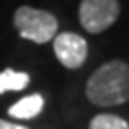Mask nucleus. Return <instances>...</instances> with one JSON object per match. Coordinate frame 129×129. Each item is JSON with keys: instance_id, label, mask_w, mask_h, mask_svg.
I'll return each mask as SVG.
<instances>
[{"instance_id": "obj_1", "label": "nucleus", "mask_w": 129, "mask_h": 129, "mask_svg": "<svg viewBox=\"0 0 129 129\" xmlns=\"http://www.w3.org/2000/svg\"><path fill=\"white\" fill-rule=\"evenodd\" d=\"M129 95V67L124 61H108L99 67L86 83V97L95 106H118Z\"/></svg>"}, {"instance_id": "obj_2", "label": "nucleus", "mask_w": 129, "mask_h": 129, "mask_svg": "<svg viewBox=\"0 0 129 129\" xmlns=\"http://www.w3.org/2000/svg\"><path fill=\"white\" fill-rule=\"evenodd\" d=\"M13 22L22 38L40 45L50 41L57 32V20L52 13L29 6H22L16 9Z\"/></svg>"}, {"instance_id": "obj_3", "label": "nucleus", "mask_w": 129, "mask_h": 129, "mask_svg": "<svg viewBox=\"0 0 129 129\" xmlns=\"http://www.w3.org/2000/svg\"><path fill=\"white\" fill-rule=\"evenodd\" d=\"M120 14L118 0H83L79 6V22L84 30L99 34L117 22Z\"/></svg>"}, {"instance_id": "obj_4", "label": "nucleus", "mask_w": 129, "mask_h": 129, "mask_svg": "<svg viewBox=\"0 0 129 129\" xmlns=\"http://www.w3.org/2000/svg\"><path fill=\"white\" fill-rule=\"evenodd\" d=\"M52 40L56 57L63 67L74 70L84 64L88 57V43L84 38L74 32H61V34H56Z\"/></svg>"}, {"instance_id": "obj_5", "label": "nucleus", "mask_w": 129, "mask_h": 129, "mask_svg": "<svg viewBox=\"0 0 129 129\" xmlns=\"http://www.w3.org/2000/svg\"><path fill=\"white\" fill-rule=\"evenodd\" d=\"M43 106H45L43 97L38 95V93H34V95H29V97H25V99L18 101L16 104H13L7 113L13 118L29 120V118H34L38 113L43 109Z\"/></svg>"}, {"instance_id": "obj_6", "label": "nucleus", "mask_w": 129, "mask_h": 129, "mask_svg": "<svg viewBox=\"0 0 129 129\" xmlns=\"http://www.w3.org/2000/svg\"><path fill=\"white\" fill-rule=\"evenodd\" d=\"M30 83V75L25 72H16V70H4L0 72V95L6 91H20L25 90Z\"/></svg>"}, {"instance_id": "obj_7", "label": "nucleus", "mask_w": 129, "mask_h": 129, "mask_svg": "<svg viewBox=\"0 0 129 129\" xmlns=\"http://www.w3.org/2000/svg\"><path fill=\"white\" fill-rule=\"evenodd\" d=\"M90 129H129V124L117 117V115H109V113H101L91 118Z\"/></svg>"}, {"instance_id": "obj_8", "label": "nucleus", "mask_w": 129, "mask_h": 129, "mask_svg": "<svg viewBox=\"0 0 129 129\" xmlns=\"http://www.w3.org/2000/svg\"><path fill=\"white\" fill-rule=\"evenodd\" d=\"M0 129H29V127H23V125H18V124H11L7 120H0Z\"/></svg>"}]
</instances>
